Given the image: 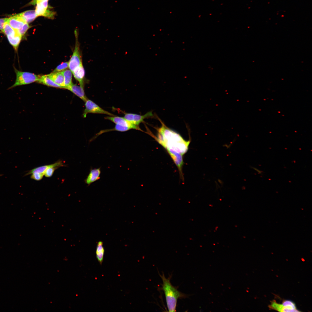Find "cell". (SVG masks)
I'll list each match as a JSON object with an SVG mask.
<instances>
[{"label": "cell", "instance_id": "obj_1", "mask_svg": "<svg viewBox=\"0 0 312 312\" xmlns=\"http://www.w3.org/2000/svg\"><path fill=\"white\" fill-rule=\"evenodd\" d=\"M159 120L161 126L156 128L157 135L155 136L148 131V134L166 150L179 172L181 173L183 164V156L187 152L190 140H185L179 134L168 127Z\"/></svg>", "mask_w": 312, "mask_h": 312}, {"label": "cell", "instance_id": "obj_2", "mask_svg": "<svg viewBox=\"0 0 312 312\" xmlns=\"http://www.w3.org/2000/svg\"><path fill=\"white\" fill-rule=\"evenodd\" d=\"M159 275L162 281L161 289L164 292L168 311L175 312L178 299L185 298L189 295L180 291L176 287L172 285L170 282L172 275L168 278L165 277L163 273Z\"/></svg>", "mask_w": 312, "mask_h": 312}, {"label": "cell", "instance_id": "obj_3", "mask_svg": "<svg viewBox=\"0 0 312 312\" xmlns=\"http://www.w3.org/2000/svg\"><path fill=\"white\" fill-rule=\"evenodd\" d=\"M16 79L14 83L8 88L12 89L17 86L28 84L38 81L40 76L26 72H22L14 68Z\"/></svg>", "mask_w": 312, "mask_h": 312}, {"label": "cell", "instance_id": "obj_4", "mask_svg": "<svg viewBox=\"0 0 312 312\" xmlns=\"http://www.w3.org/2000/svg\"><path fill=\"white\" fill-rule=\"evenodd\" d=\"M75 35L76 42L75 49L73 54L68 62V68L72 73L82 64L78 40V34L77 30H75Z\"/></svg>", "mask_w": 312, "mask_h": 312}, {"label": "cell", "instance_id": "obj_5", "mask_svg": "<svg viewBox=\"0 0 312 312\" xmlns=\"http://www.w3.org/2000/svg\"><path fill=\"white\" fill-rule=\"evenodd\" d=\"M85 108L83 114L84 118H86L89 113L101 114L114 116V114L103 109L90 100L88 99L85 102Z\"/></svg>", "mask_w": 312, "mask_h": 312}, {"label": "cell", "instance_id": "obj_6", "mask_svg": "<svg viewBox=\"0 0 312 312\" xmlns=\"http://www.w3.org/2000/svg\"><path fill=\"white\" fill-rule=\"evenodd\" d=\"M123 113L124 114V118L126 119L133 124L139 126L140 124L143 122L145 119L153 116V113L151 111H150L142 115L125 112H123Z\"/></svg>", "mask_w": 312, "mask_h": 312}, {"label": "cell", "instance_id": "obj_7", "mask_svg": "<svg viewBox=\"0 0 312 312\" xmlns=\"http://www.w3.org/2000/svg\"><path fill=\"white\" fill-rule=\"evenodd\" d=\"M106 119L109 120L116 125L127 127L130 129H135L143 131L139 126H136L126 119L125 118L116 116H107L105 117Z\"/></svg>", "mask_w": 312, "mask_h": 312}, {"label": "cell", "instance_id": "obj_8", "mask_svg": "<svg viewBox=\"0 0 312 312\" xmlns=\"http://www.w3.org/2000/svg\"><path fill=\"white\" fill-rule=\"evenodd\" d=\"M7 22L16 31L21 29L26 23L23 18L18 14L8 18Z\"/></svg>", "mask_w": 312, "mask_h": 312}, {"label": "cell", "instance_id": "obj_9", "mask_svg": "<svg viewBox=\"0 0 312 312\" xmlns=\"http://www.w3.org/2000/svg\"><path fill=\"white\" fill-rule=\"evenodd\" d=\"M37 16H43L49 18L53 19L56 14V12L51 11L48 8H45L38 3L36 4L35 10Z\"/></svg>", "mask_w": 312, "mask_h": 312}, {"label": "cell", "instance_id": "obj_10", "mask_svg": "<svg viewBox=\"0 0 312 312\" xmlns=\"http://www.w3.org/2000/svg\"><path fill=\"white\" fill-rule=\"evenodd\" d=\"M101 173L100 168L91 169L87 177L85 180L86 183L88 185L99 180Z\"/></svg>", "mask_w": 312, "mask_h": 312}, {"label": "cell", "instance_id": "obj_11", "mask_svg": "<svg viewBox=\"0 0 312 312\" xmlns=\"http://www.w3.org/2000/svg\"><path fill=\"white\" fill-rule=\"evenodd\" d=\"M72 73L75 79L79 82L80 86L84 88L85 71L83 64L76 68Z\"/></svg>", "mask_w": 312, "mask_h": 312}, {"label": "cell", "instance_id": "obj_12", "mask_svg": "<svg viewBox=\"0 0 312 312\" xmlns=\"http://www.w3.org/2000/svg\"><path fill=\"white\" fill-rule=\"evenodd\" d=\"M85 102L88 99L84 88L76 84L73 83L67 89Z\"/></svg>", "mask_w": 312, "mask_h": 312}, {"label": "cell", "instance_id": "obj_13", "mask_svg": "<svg viewBox=\"0 0 312 312\" xmlns=\"http://www.w3.org/2000/svg\"><path fill=\"white\" fill-rule=\"evenodd\" d=\"M47 75L55 83L65 89L64 77L61 72H52Z\"/></svg>", "mask_w": 312, "mask_h": 312}, {"label": "cell", "instance_id": "obj_14", "mask_svg": "<svg viewBox=\"0 0 312 312\" xmlns=\"http://www.w3.org/2000/svg\"><path fill=\"white\" fill-rule=\"evenodd\" d=\"M65 166L62 160H59L55 163L50 164V166L45 171L44 176L47 177H51L55 171L60 167Z\"/></svg>", "mask_w": 312, "mask_h": 312}, {"label": "cell", "instance_id": "obj_15", "mask_svg": "<svg viewBox=\"0 0 312 312\" xmlns=\"http://www.w3.org/2000/svg\"><path fill=\"white\" fill-rule=\"evenodd\" d=\"M10 44L17 51L22 36L17 32L14 34L6 36Z\"/></svg>", "mask_w": 312, "mask_h": 312}, {"label": "cell", "instance_id": "obj_16", "mask_svg": "<svg viewBox=\"0 0 312 312\" xmlns=\"http://www.w3.org/2000/svg\"><path fill=\"white\" fill-rule=\"evenodd\" d=\"M131 129L130 128L127 127L122 126L120 125H116L115 127L113 128L110 129H105L101 130L96 134L90 140V142L92 141L97 137L103 133L109 132L112 131H117L120 132H125Z\"/></svg>", "mask_w": 312, "mask_h": 312}, {"label": "cell", "instance_id": "obj_17", "mask_svg": "<svg viewBox=\"0 0 312 312\" xmlns=\"http://www.w3.org/2000/svg\"><path fill=\"white\" fill-rule=\"evenodd\" d=\"M18 14L28 23L34 21L37 17L35 10H27Z\"/></svg>", "mask_w": 312, "mask_h": 312}, {"label": "cell", "instance_id": "obj_18", "mask_svg": "<svg viewBox=\"0 0 312 312\" xmlns=\"http://www.w3.org/2000/svg\"><path fill=\"white\" fill-rule=\"evenodd\" d=\"M37 82L48 86L63 88L62 87L54 82L47 75L40 76Z\"/></svg>", "mask_w": 312, "mask_h": 312}, {"label": "cell", "instance_id": "obj_19", "mask_svg": "<svg viewBox=\"0 0 312 312\" xmlns=\"http://www.w3.org/2000/svg\"><path fill=\"white\" fill-rule=\"evenodd\" d=\"M270 308L280 312H299L296 309H294L288 307L283 306L282 304L277 303L273 301L270 305Z\"/></svg>", "mask_w": 312, "mask_h": 312}, {"label": "cell", "instance_id": "obj_20", "mask_svg": "<svg viewBox=\"0 0 312 312\" xmlns=\"http://www.w3.org/2000/svg\"><path fill=\"white\" fill-rule=\"evenodd\" d=\"M96 253L98 261L100 264H101L103 259L104 249L103 242L101 241H99L97 243Z\"/></svg>", "mask_w": 312, "mask_h": 312}, {"label": "cell", "instance_id": "obj_21", "mask_svg": "<svg viewBox=\"0 0 312 312\" xmlns=\"http://www.w3.org/2000/svg\"><path fill=\"white\" fill-rule=\"evenodd\" d=\"M61 72L64 77L65 88L67 89L73 83L72 82V72L70 70H66Z\"/></svg>", "mask_w": 312, "mask_h": 312}, {"label": "cell", "instance_id": "obj_22", "mask_svg": "<svg viewBox=\"0 0 312 312\" xmlns=\"http://www.w3.org/2000/svg\"><path fill=\"white\" fill-rule=\"evenodd\" d=\"M2 32L7 36L14 34L17 31L12 27L7 21L5 23Z\"/></svg>", "mask_w": 312, "mask_h": 312}, {"label": "cell", "instance_id": "obj_23", "mask_svg": "<svg viewBox=\"0 0 312 312\" xmlns=\"http://www.w3.org/2000/svg\"><path fill=\"white\" fill-rule=\"evenodd\" d=\"M68 67V62L62 63L55 69L52 72H61L66 70Z\"/></svg>", "mask_w": 312, "mask_h": 312}, {"label": "cell", "instance_id": "obj_24", "mask_svg": "<svg viewBox=\"0 0 312 312\" xmlns=\"http://www.w3.org/2000/svg\"><path fill=\"white\" fill-rule=\"evenodd\" d=\"M31 27V26L29 25L28 23H26L21 29L16 31L18 34L23 37L25 34L28 30Z\"/></svg>", "mask_w": 312, "mask_h": 312}, {"label": "cell", "instance_id": "obj_25", "mask_svg": "<svg viewBox=\"0 0 312 312\" xmlns=\"http://www.w3.org/2000/svg\"><path fill=\"white\" fill-rule=\"evenodd\" d=\"M44 174L37 172H35L31 174V179L36 181H40L43 178Z\"/></svg>", "mask_w": 312, "mask_h": 312}, {"label": "cell", "instance_id": "obj_26", "mask_svg": "<svg viewBox=\"0 0 312 312\" xmlns=\"http://www.w3.org/2000/svg\"><path fill=\"white\" fill-rule=\"evenodd\" d=\"M282 305L285 307H288L294 309H296L295 304L291 301L285 300L283 301Z\"/></svg>", "mask_w": 312, "mask_h": 312}, {"label": "cell", "instance_id": "obj_27", "mask_svg": "<svg viewBox=\"0 0 312 312\" xmlns=\"http://www.w3.org/2000/svg\"><path fill=\"white\" fill-rule=\"evenodd\" d=\"M8 18H0V30L2 31L5 23L7 21Z\"/></svg>", "mask_w": 312, "mask_h": 312}, {"label": "cell", "instance_id": "obj_28", "mask_svg": "<svg viewBox=\"0 0 312 312\" xmlns=\"http://www.w3.org/2000/svg\"><path fill=\"white\" fill-rule=\"evenodd\" d=\"M44 0H32L30 3L29 5H35L37 3Z\"/></svg>", "mask_w": 312, "mask_h": 312}, {"label": "cell", "instance_id": "obj_29", "mask_svg": "<svg viewBox=\"0 0 312 312\" xmlns=\"http://www.w3.org/2000/svg\"><path fill=\"white\" fill-rule=\"evenodd\" d=\"M253 168L256 171H257V172H258L259 173V174H262V171L260 170L259 169V170L257 168Z\"/></svg>", "mask_w": 312, "mask_h": 312}, {"label": "cell", "instance_id": "obj_30", "mask_svg": "<svg viewBox=\"0 0 312 312\" xmlns=\"http://www.w3.org/2000/svg\"><path fill=\"white\" fill-rule=\"evenodd\" d=\"M2 174H0V177L2 176Z\"/></svg>", "mask_w": 312, "mask_h": 312}, {"label": "cell", "instance_id": "obj_31", "mask_svg": "<svg viewBox=\"0 0 312 312\" xmlns=\"http://www.w3.org/2000/svg\"></svg>", "mask_w": 312, "mask_h": 312}]
</instances>
